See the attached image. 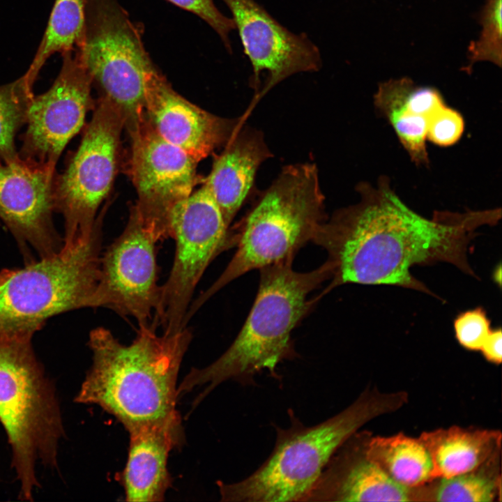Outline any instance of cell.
Returning <instances> with one entry per match:
<instances>
[{"mask_svg":"<svg viewBox=\"0 0 502 502\" xmlns=\"http://www.w3.org/2000/svg\"><path fill=\"white\" fill-rule=\"evenodd\" d=\"M474 470L442 478L434 486L413 489L414 501L492 502L500 492V477Z\"/></svg>","mask_w":502,"mask_h":502,"instance_id":"obj_24","label":"cell"},{"mask_svg":"<svg viewBox=\"0 0 502 502\" xmlns=\"http://www.w3.org/2000/svg\"><path fill=\"white\" fill-rule=\"evenodd\" d=\"M157 243L135 206L131 207L122 233L101 254L91 307L131 317L138 326L150 324L160 298Z\"/></svg>","mask_w":502,"mask_h":502,"instance_id":"obj_11","label":"cell"},{"mask_svg":"<svg viewBox=\"0 0 502 502\" xmlns=\"http://www.w3.org/2000/svg\"><path fill=\"white\" fill-rule=\"evenodd\" d=\"M99 217L86 236L65 241L59 251L13 270L0 286V337L30 335L49 317L91 307L102 234Z\"/></svg>","mask_w":502,"mask_h":502,"instance_id":"obj_7","label":"cell"},{"mask_svg":"<svg viewBox=\"0 0 502 502\" xmlns=\"http://www.w3.org/2000/svg\"><path fill=\"white\" fill-rule=\"evenodd\" d=\"M406 394L363 393L326 420L309 427L288 410L291 425L275 427L276 441L267 459L246 478L218 482L222 501H303L339 448L364 424L400 408Z\"/></svg>","mask_w":502,"mask_h":502,"instance_id":"obj_5","label":"cell"},{"mask_svg":"<svg viewBox=\"0 0 502 502\" xmlns=\"http://www.w3.org/2000/svg\"><path fill=\"white\" fill-rule=\"evenodd\" d=\"M360 200L335 211L312 241L327 252L331 282L325 293L344 284L393 285L434 296L411 269L449 263L476 277L468 248L482 226H494L501 208L439 211L432 218L410 208L383 176L376 186L358 184Z\"/></svg>","mask_w":502,"mask_h":502,"instance_id":"obj_1","label":"cell"},{"mask_svg":"<svg viewBox=\"0 0 502 502\" xmlns=\"http://www.w3.org/2000/svg\"><path fill=\"white\" fill-rule=\"evenodd\" d=\"M131 137L130 172L138 201L135 206L157 242L171 238L169 215L190 195L197 183V162L155 130L146 114L128 129Z\"/></svg>","mask_w":502,"mask_h":502,"instance_id":"obj_12","label":"cell"},{"mask_svg":"<svg viewBox=\"0 0 502 502\" xmlns=\"http://www.w3.org/2000/svg\"><path fill=\"white\" fill-rule=\"evenodd\" d=\"M123 116L101 96L79 148L63 174L54 181V208L65 219V241L92 231L98 209L109 194L116 174Z\"/></svg>","mask_w":502,"mask_h":502,"instance_id":"obj_10","label":"cell"},{"mask_svg":"<svg viewBox=\"0 0 502 502\" xmlns=\"http://www.w3.org/2000/svg\"><path fill=\"white\" fill-rule=\"evenodd\" d=\"M191 12L205 21L220 36L226 49L231 52L230 33L235 29L232 18L222 14L213 0H167Z\"/></svg>","mask_w":502,"mask_h":502,"instance_id":"obj_29","label":"cell"},{"mask_svg":"<svg viewBox=\"0 0 502 502\" xmlns=\"http://www.w3.org/2000/svg\"><path fill=\"white\" fill-rule=\"evenodd\" d=\"M54 174L20 157L0 162V218L43 257L55 252Z\"/></svg>","mask_w":502,"mask_h":502,"instance_id":"obj_16","label":"cell"},{"mask_svg":"<svg viewBox=\"0 0 502 502\" xmlns=\"http://www.w3.org/2000/svg\"><path fill=\"white\" fill-rule=\"evenodd\" d=\"M84 33L74 52L128 129L146 115V82L156 68L144 45L143 27L117 0H84Z\"/></svg>","mask_w":502,"mask_h":502,"instance_id":"obj_8","label":"cell"},{"mask_svg":"<svg viewBox=\"0 0 502 502\" xmlns=\"http://www.w3.org/2000/svg\"><path fill=\"white\" fill-rule=\"evenodd\" d=\"M221 1L232 15L250 61V84L255 93L263 78L254 101L294 74L317 72L321 68L320 51L308 36L289 31L255 0Z\"/></svg>","mask_w":502,"mask_h":502,"instance_id":"obj_14","label":"cell"},{"mask_svg":"<svg viewBox=\"0 0 502 502\" xmlns=\"http://www.w3.org/2000/svg\"><path fill=\"white\" fill-rule=\"evenodd\" d=\"M502 333L500 327L492 328L480 351L489 362L500 364L502 359Z\"/></svg>","mask_w":502,"mask_h":502,"instance_id":"obj_30","label":"cell"},{"mask_svg":"<svg viewBox=\"0 0 502 502\" xmlns=\"http://www.w3.org/2000/svg\"><path fill=\"white\" fill-rule=\"evenodd\" d=\"M171 238L175 241L172 267L160 286L153 319L163 333L185 328L184 319L197 284L219 253L232 245L231 231L207 186L178 201L169 215Z\"/></svg>","mask_w":502,"mask_h":502,"instance_id":"obj_9","label":"cell"},{"mask_svg":"<svg viewBox=\"0 0 502 502\" xmlns=\"http://www.w3.org/2000/svg\"><path fill=\"white\" fill-rule=\"evenodd\" d=\"M453 327L458 343L470 351H479L492 329L487 312L482 307L458 314Z\"/></svg>","mask_w":502,"mask_h":502,"instance_id":"obj_27","label":"cell"},{"mask_svg":"<svg viewBox=\"0 0 502 502\" xmlns=\"http://www.w3.org/2000/svg\"><path fill=\"white\" fill-rule=\"evenodd\" d=\"M30 335L0 337V422L12 451L20 497L32 501L38 464L57 468L63 435L55 392L32 351Z\"/></svg>","mask_w":502,"mask_h":502,"instance_id":"obj_6","label":"cell"},{"mask_svg":"<svg viewBox=\"0 0 502 502\" xmlns=\"http://www.w3.org/2000/svg\"><path fill=\"white\" fill-rule=\"evenodd\" d=\"M145 111L158 133L197 162L224 146L243 121L217 116L189 102L157 68L146 82Z\"/></svg>","mask_w":502,"mask_h":502,"instance_id":"obj_15","label":"cell"},{"mask_svg":"<svg viewBox=\"0 0 502 502\" xmlns=\"http://www.w3.org/2000/svg\"><path fill=\"white\" fill-rule=\"evenodd\" d=\"M361 448L368 459L404 487H418L434 480L430 455L419 439L402 433L376 436Z\"/></svg>","mask_w":502,"mask_h":502,"instance_id":"obj_22","label":"cell"},{"mask_svg":"<svg viewBox=\"0 0 502 502\" xmlns=\"http://www.w3.org/2000/svg\"><path fill=\"white\" fill-rule=\"evenodd\" d=\"M33 96L22 77L0 86V157L4 161L20 158L15 148V135L26 122L28 106Z\"/></svg>","mask_w":502,"mask_h":502,"instance_id":"obj_25","label":"cell"},{"mask_svg":"<svg viewBox=\"0 0 502 502\" xmlns=\"http://www.w3.org/2000/svg\"><path fill=\"white\" fill-rule=\"evenodd\" d=\"M13 270H3L0 272V286L6 280V279L11 275Z\"/></svg>","mask_w":502,"mask_h":502,"instance_id":"obj_31","label":"cell"},{"mask_svg":"<svg viewBox=\"0 0 502 502\" xmlns=\"http://www.w3.org/2000/svg\"><path fill=\"white\" fill-rule=\"evenodd\" d=\"M464 130V121L462 114L445 105L431 118L427 139L435 145L447 147L456 144Z\"/></svg>","mask_w":502,"mask_h":502,"instance_id":"obj_28","label":"cell"},{"mask_svg":"<svg viewBox=\"0 0 502 502\" xmlns=\"http://www.w3.org/2000/svg\"><path fill=\"white\" fill-rule=\"evenodd\" d=\"M413 488L368 459L351 436L330 459L303 502L411 501Z\"/></svg>","mask_w":502,"mask_h":502,"instance_id":"obj_18","label":"cell"},{"mask_svg":"<svg viewBox=\"0 0 502 502\" xmlns=\"http://www.w3.org/2000/svg\"><path fill=\"white\" fill-rule=\"evenodd\" d=\"M223 147L204 184L229 227L252 189L259 166L273 155L263 133L243 124Z\"/></svg>","mask_w":502,"mask_h":502,"instance_id":"obj_20","label":"cell"},{"mask_svg":"<svg viewBox=\"0 0 502 502\" xmlns=\"http://www.w3.org/2000/svg\"><path fill=\"white\" fill-rule=\"evenodd\" d=\"M138 326L129 344L105 328L91 330L93 362L75 397L78 403L100 406L126 430L177 411L178 372L192 338L187 326L162 335L153 319Z\"/></svg>","mask_w":502,"mask_h":502,"instance_id":"obj_2","label":"cell"},{"mask_svg":"<svg viewBox=\"0 0 502 502\" xmlns=\"http://www.w3.org/2000/svg\"><path fill=\"white\" fill-rule=\"evenodd\" d=\"M84 24V0H55L42 40L22 76L29 91L33 92L34 82L51 56L75 50L82 38Z\"/></svg>","mask_w":502,"mask_h":502,"instance_id":"obj_23","label":"cell"},{"mask_svg":"<svg viewBox=\"0 0 502 502\" xmlns=\"http://www.w3.org/2000/svg\"><path fill=\"white\" fill-rule=\"evenodd\" d=\"M127 431L129 434L128 453L121 474L126 500L135 502L163 501L172 485L167 467L169 455L184 441L178 411Z\"/></svg>","mask_w":502,"mask_h":502,"instance_id":"obj_17","label":"cell"},{"mask_svg":"<svg viewBox=\"0 0 502 502\" xmlns=\"http://www.w3.org/2000/svg\"><path fill=\"white\" fill-rule=\"evenodd\" d=\"M374 104L388 121L411 160L429 165L426 141L431 118L446 105L438 90L417 85L411 79H390L379 85Z\"/></svg>","mask_w":502,"mask_h":502,"instance_id":"obj_19","label":"cell"},{"mask_svg":"<svg viewBox=\"0 0 502 502\" xmlns=\"http://www.w3.org/2000/svg\"><path fill=\"white\" fill-rule=\"evenodd\" d=\"M502 0H486L481 13L479 38L469 47L470 61H489L499 67L502 61Z\"/></svg>","mask_w":502,"mask_h":502,"instance_id":"obj_26","label":"cell"},{"mask_svg":"<svg viewBox=\"0 0 502 502\" xmlns=\"http://www.w3.org/2000/svg\"><path fill=\"white\" fill-rule=\"evenodd\" d=\"M418 439L430 455L434 480L479 469L500 448L501 434L496 430L452 426L423 432Z\"/></svg>","mask_w":502,"mask_h":502,"instance_id":"obj_21","label":"cell"},{"mask_svg":"<svg viewBox=\"0 0 502 502\" xmlns=\"http://www.w3.org/2000/svg\"><path fill=\"white\" fill-rule=\"evenodd\" d=\"M293 260L264 266L252 309L229 347L203 368H192L178 386V396L206 386L194 402L199 403L221 383L234 380L253 385L254 376L264 370L277 379L278 364L296 357L291 333L317 301L308 296L331 278L326 261L309 272H297Z\"/></svg>","mask_w":502,"mask_h":502,"instance_id":"obj_3","label":"cell"},{"mask_svg":"<svg viewBox=\"0 0 502 502\" xmlns=\"http://www.w3.org/2000/svg\"><path fill=\"white\" fill-rule=\"evenodd\" d=\"M61 55L62 66L53 84L45 93L33 96L28 106L22 149V159L52 172L92 106L89 74L74 50Z\"/></svg>","mask_w":502,"mask_h":502,"instance_id":"obj_13","label":"cell"},{"mask_svg":"<svg viewBox=\"0 0 502 502\" xmlns=\"http://www.w3.org/2000/svg\"><path fill=\"white\" fill-rule=\"evenodd\" d=\"M324 195L315 164L287 165L258 197L231 232L236 251L218 278L194 301L186 314L190 319L215 293L254 269L293 260L326 220Z\"/></svg>","mask_w":502,"mask_h":502,"instance_id":"obj_4","label":"cell"}]
</instances>
